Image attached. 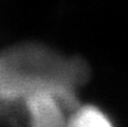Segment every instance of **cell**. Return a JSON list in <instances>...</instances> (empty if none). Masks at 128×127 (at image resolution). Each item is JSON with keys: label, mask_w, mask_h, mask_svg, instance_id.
<instances>
[{"label": "cell", "mask_w": 128, "mask_h": 127, "mask_svg": "<svg viewBox=\"0 0 128 127\" xmlns=\"http://www.w3.org/2000/svg\"><path fill=\"white\" fill-rule=\"evenodd\" d=\"M27 108L33 127H66L63 112L53 94L36 91L28 97Z\"/></svg>", "instance_id": "cell-1"}, {"label": "cell", "mask_w": 128, "mask_h": 127, "mask_svg": "<svg viewBox=\"0 0 128 127\" xmlns=\"http://www.w3.org/2000/svg\"><path fill=\"white\" fill-rule=\"evenodd\" d=\"M66 127H114L109 118L97 107L83 106L75 110Z\"/></svg>", "instance_id": "cell-2"}]
</instances>
